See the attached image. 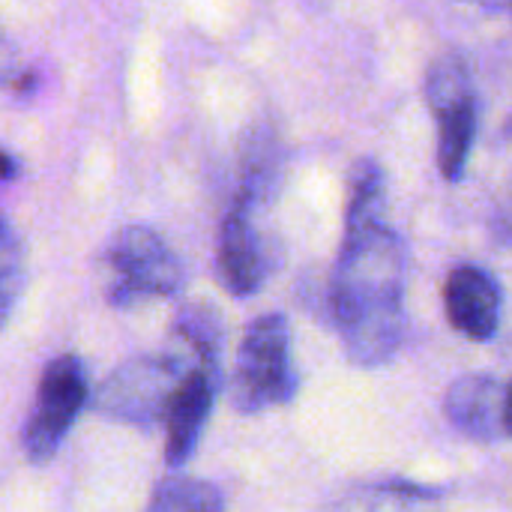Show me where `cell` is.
I'll list each match as a JSON object with an SVG mask.
<instances>
[{"instance_id": "4", "label": "cell", "mask_w": 512, "mask_h": 512, "mask_svg": "<svg viewBox=\"0 0 512 512\" xmlns=\"http://www.w3.org/2000/svg\"><path fill=\"white\" fill-rule=\"evenodd\" d=\"M189 369L177 357H132L117 366L93 393V411L102 417L132 423V426H156L168 417L171 399Z\"/></svg>"}, {"instance_id": "9", "label": "cell", "mask_w": 512, "mask_h": 512, "mask_svg": "<svg viewBox=\"0 0 512 512\" xmlns=\"http://www.w3.org/2000/svg\"><path fill=\"white\" fill-rule=\"evenodd\" d=\"M216 390H219V381L210 372H204L201 366H192L183 375V381L171 399L168 417H165V429H168L165 462H168V468H183L195 456L198 438H201V432L210 420L213 402H216Z\"/></svg>"}, {"instance_id": "2", "label": "cell", "mask_w": 512, "mask_h": 512, "mask_svg": "<svg viewBox=\"0 0 512 512\" xmlns=\"http://www.w3.org/2000/svg\"><path fill=\"white\" fill-rule=\"evenodd\" d=\"M294 390L291 327L279 312L261 315L246 327L231 381V402L240 414H261L291 402Z\"/></svg>"}, {"instance_id": "13", "label": "cell", "mask_w": 512, "mask_h": 512, "mask_svg": "<svg viewBox=\"0 0 512 512\" xmlns=\"http://www.w3.org/2000/svg\"><path fill=\"white\" fill-rule=\"evenodd\" d=\"M387 192H384V171L372 159H360L351 171V192L345 219H384Z\"/></svg>"}, {"instance_id": "16", "label": "cell", "mask_w": 512, "mask_h": 512, "mask_svg": "<svg viewBox=\"0 0 512 512\" xmlns=\"http://www.w3.org/2000/svg\"><path fill=\"white\" fill-rule=\"evenodd\" d=\"M3 177H6V180H12V177H15V159H12L9 153H6V168H3Z\"/></svg>"}, {"instance_id": "6", "label": "cell", "mask_w": 512, "mask_h": 512, "mask_svg": "<svg viewBox=\"0 0 512 512\" xmlns=\"http://www.w3.org/2000/svg\"><path fill=\"white\" fill-rule=\"evenodd\" d=\"M264 204H267V195H258V192L240 186V192L219 228L216 264H219L222 285L234 297H252L264 285V279L273 267L270 240L264 237V231L258 225V210Z\"/></svg>"}, {"instance_id": "17", "label": "cell", "mask_w": 512, "mask_h": 512, "mask_svg": "<svg viewBox=\"0 0 512 512\" xmlns=\"http://www.w3.org/2000/svg\"><path fill=\"white\" fill-rule=\"evenodd\" d=\"M480 3H489V6H510L512 0H480Z\"/></svg>"}, {"instance_id": "14", "label": "cell", "mask_w": 512, "mask_h": 512, "mask_svg": "<svg viewBox=\"0 0 512 512\" xmlns=\"http://www.w3.org/2000/svg\"><path fill=\"white\" fill-rule=\"evenodd\" d=\"M24 288V249L9 222H3V243H0V300L3 318L12 315V306Z\"/></svg>"}, {"instance_id": "15", "label": "cell", "mask_w": 512, "mask_h": 512, "mask_svg": "<svg viewBox=\"0 0 512 512\" xmlns=\"http://www.w3.org/2000/svg\"><path fill=\"white\" fill-rule=\"evenodd\" d=\"M507 435L512 438V384L507 387Z\"/></svg>"}, {"instance_id": "8", "label": "cell", "mask_w": 512, "mask_h": 512, "mask_svg": "<svg viewBox=\"0 0 512 512\" xmlns=\"http://www.w3.org/2000/svg\"><path fill=\"white\" fill-rule=\"evenodd\" d=\"M444 414L462 435L492 444L507 435V387L489 375H465L450 384Z\"/></svg>"}, {"instance_id": "5", "label": "cell", "mask_w": 512, "mask_h": 512, "mask_svg": "<svg viewBox=\"0 0 512 512\" xmlns=\"http://www.w3.org/2000/svg\"><path fill=\"white\" fill-rule=\"evenodd\" d=\"M87 399H90L87 372L78 357L63 354L45 366L39 390H36V402L30 408V417H27L24 435H21V441H24L21 447L33 465L54 459V453L60 450L63 438L69 435V429Z\"/></svg>"}, {"instance_id": "7", "label": "cell", "mask_w": 512, "mask_h": 512, "mask_svg": "<svg viewBox=\"0 0 512 512\" xmlns=\"http://www.w3.org/2000/svg\"><path fill=\"white\" fill-rule=\"evenodd\" d=\"M444 306H447L450 324L462 336H468L474 342H489L498 333L501 288L486 270H480L474 264L456 267L444 288Z\"/></svg>"}, {"instance_id": "1", "label": "cell", "mask_w": 512, "mask_h": 512, "mask_svg": "<svg viewBox=\"0 0 512 512\" xmlns=\"http://www.w3.org/2000/svg\"><path fill=\"white\" fill-rule=\"evenodd\" d=\"M405 246L384 219H345L330 312L351 363L381 366L405 339Z\"/></svg>"}, {"instance_id": "10", "label": "cell", "mask_w": 512, "mask_h": 512, "mask_svg": "<svg viewBox=\"0 0 512 512\" xmlns=\"http://www.w3.org/2000/svg\"><path fill=\"white\" fill-rule=\"evenodd\" d=\"M174 336L195 354L198 366L219 381L222 372V321L207 303H189L174 321Z\"/></svg>"}, {"instance_id": "3", "label": "cell", "mask_w": 512, "mask_h": 512, "mask_svg": "<svg viewBox=\"0 0 512 512\" xmlns=\"http://www.w3.org/2000/svg\"><path fill=\"white\" fill-rule=\"evenodd\" d=\"M108 300L129 306L141 297H171L183 288V264L147 225L120 228L105 249Z\"/></svg>"}, {"instance_id": "11", "label": "cell", "mask_w": 512, "mask_h": 512, "mask_svg": "<svg viewBox=\"0 0 512 512\" xmlns=\"http://www.w3.org/2000/svg\"><path fill=\"white\" fill-rule=\"evenodd\" d=\"M438 165L447 180H459L465 174L471 147L477 141V99L438 111Z\"/></svg>"}, {"instance_id": "12", "label": "cell", "mask_w": 512, "mask_h": 512, "mask_svg": "<svg viewBox=\"0 0 512 512\" xmlns=\"http://www.w3.org/2000/svg\"><path fill=\"white\" fill-rule=\"evenodd\" d=\"M144 512H225V498L207 480L174 474L153 489Z\"/></svg>"}]
</instances>
